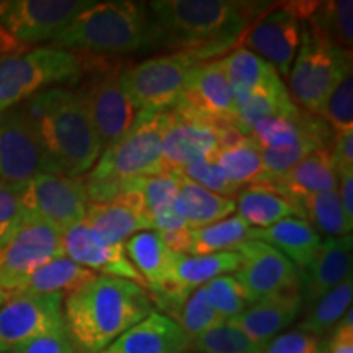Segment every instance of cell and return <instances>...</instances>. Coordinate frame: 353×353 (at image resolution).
I'll list each match as a JSON object with an SVG mask.
<instances>
[{"label": "cell", "instance_id": "cell-1", "mask_svg": "<svg viewBox=\"0 0 353 353\" xmlns=\"http://www.w3.org/2000/svg\"><path fill=\"white\" fill-rule=\"evenodd\" d=\"M148 7L156 48L195 51L203 61L218 59L270 10L267 2L241 0H157Z\"/></svg>", "mask_w": 353, "mask_h": 353}, {"label": "cell", "instance_id": "cell-2", "mask_svg": "<svg viewBox=\"0 0 353 353\" xmlns=\"http://www.w3.org/2000/svg\"><path fill=\"white\" fill-rule=\"evenodd\" d=\"M64 325L76 353H99L152 312L148 290L95 275L64 298Z\"/></svg>", "mask_w": 353, "mask_h": 353}, {"label": "cell", "instance_id": "cell-3", "mask_svg": "<svg viewBox=\"0 0 353 353\" xmlns=\"http://www.w3.org/2000/svg\"><path fill=\"white\" fill-rule=\"evenodd\" d=\"M23 110L33 123L51 174L82 176L103 152L81 90L52 87L32 97Z\"/></svg>", "mask_w": 353, "mask_h": 353}, {"label": "cell", "instance_id": "cell-4", "mask_svg": "<svg viewBox=\"0 0 353 353\" xmlns=\"http://www.w3.org/2000/svg\"><path fill=\"white\" fill-rule=\"evenodd\" d=\"M50 48L88 56L130 54L156 48V30L148 3L94 2L52 39Z\"/></svg>", "mask_w": 353, "mask_h": 353}, {"label": "cell", "instance_id": "cell-5", "mask_svg": "<svg viewBox=\"0 0 353 353\" xmlns=\"http://www.w3.org/2000/svg\"><path fill=\"white\" fill-rule=\"evenodd\" d=\"M167 123V110L139 112L131 130L103 149L97 164L88 170L87 179H83L88 203L110 201L132 180L165 174L161 149Z\"/></svg>", "mask_w": 353, "mask_h": 353}, {"label": "cell", "instance_id": "cell-6", "mask_svg": "<svg viewBox=\"0 0 353 353\" xmlns=\"http://www.w3.org/2000/svg\"><path fill=\"white\" fill-rule=\"evenodd\" d=\"M83 72V54L50 46L0 57V114L46 88L79 81Z\"/></svg>", "mask_w": 353, "mask_h": 353}, {"label": "cell", "instance_id": "cell-7", "mask_svg": "<svg viewBox=\"0 0 353 353\" xmlns=\"http://www.w3.org/2000/svg\"><path fill=\"white\" fill-rule=\"evenodd\" d=\"M205 63L195 51H174L123 65L120 82L139 112H165L179 101L193 65Z\"/></svg>", "mask_w": 353, "mask_h": 353}, {"label": "cell", "instance_id": "cell-8", "mask_svg": "<svg viewBox=\"0 0 353 353\" xmlns=\"http://www.w3.org/2000/svg\"><path fill=\"white\" fill-rule=\"evenodd\" d=\"M352 70V52L330 46L301 25V43L290 70L291 94L304 112L317 114L342 77Z\"/></svg>", "mask_w": 353, "mask_h": 353}, {"label": "cell", "instance_id": "cell-9", "mask_svg": "<svg viewBox=\"0 0 353 353\" xmlns=\"http://www.w3.org/2000/svg\"><path fill=\"white\" fill-rule=\"evenodd\" d=\"M92 57L94 59L85 61V70L92 72V79L81 94L94 121L101 148L107 149L131 130L138 120L139 110L134 107L120 82L123 65L108 63L103 57Z\"/></svg>", "mask_w": 353, "mask_h": 353}, {"label": "cell", "instance_id": "cell-10", "mask_svg": "<svg viewBox=\"0 0 353 353\" xmlns=\"http://www.w3.org/2000/svg\"><path fill=\"white\" fill-rule=\"evenodd\" d=\"M19 193L28 218L44 221L61 232L85 218L88 198L82 176L43 172L19 185Z\"/></svg>", "mask_w": 353, "mask_h": 353}, {"label": "cell", "instance_id": "cell-11", "mask_svg": "<svg viewBox=\"0 0 353 353\" xmlns=\"http://www.w3.org/2000/svg\"><path fill=\"white\" fill-rule=\"evenodd\" d=\"M92 3L88 0H0V25L26 48L52 41Z\"/></svg>", "mask_w": 353, "mask_h": 353}, {"label": "cell", "instance_id": "cell-12", "mask_svg": "<svg viewBox=\"0 0 353 353\" xmlns=\"http://www.w3.org/2000/svg\"><path fill=\"white\" fill-rule=\"evenodd\" d=\"M64 296L12 294L0 306V353L17 348L56 330H64Z\"/></svg>", "mask_w": 353, "mask_h": 353}, {"label": "cell", "instance_id": "cell-13", "mask_svg": "<svg viewBox=\"0 0 353 353\" xmlns=\"http://www.w3.org/2000/svg\"><path fill=\"white\" fill-rule=\"evenodd\" d=\"M64 257L63 232L44 221L28 218L0 242V288L7 291L46 262Z\"/></svg>", "mask_w": 353, "mask_h": 353}, {"label": "cell", "instance_id": "cell-14", "mask_svg": "<svg viewBox=\"0 0 353 353\" xmlns=\"http://www.w3.org/2000/svg\"><path fill=\"white\" fill-rule=\"evenodd\" d=\"M43 172L50 164L23 107L0 114V183L23 185Z\"/></svg>", "mask_w": 353, "mask_h": 353}, {"label": "cell", "instance_id": "cell-15", "mask_svg": "<svg viewBox=\"0 0 353 353\" xmlns=\"http://www.w3.org/2000/svg\"><path fill=\"white\" fill-rule=\"evenodd\" d=\"M241 265L234 276L250 303L299 291V270L272 245L249 239L236 249Z\"/></svg>", "mask_w": 353, "mask_h": 353}, {"label": "cell", "instance_id": "cell-16", "mask_svg": "<svg viewBox=\"0 0 353 353\" xmlns=\"http://www.w3.org/2000/svg\"><path fill=\"white\" fill-rule=\"evenodd\" d=\"M174 107L214 125H234L237 112L236 95L223 61L211 59L193 65L185 81L182 95Z\"/></svg>", "mask_w": 353, "mask_h": 353}, {"label": "cell", "instance_id": "cell-17", "mask_svg": "<svg viewBox=\"0 0 353 353\" xmlns=\"http://www.w3.org/2000/svg\"><path fill=\"white\" fill-rule=\"evenodd\" d=\"M167 112H169V123L162 138L161 149L165 174H176L183 167L200 161H214V156L221 148L219 128L229 123L214 125L175 107Z\"/></svg>", "mask_w": 353, "mask_h": 353}, {"label": "cell", "instance_id": "cell-18", "mask_svg": "<svg viewBox=\"0 0 353 353\" xmlns=\"http://www.w3.org/2000/svg\"><path fill=\"white\" fill-rule=\"evenodd\" d=\"M247 50L272 64L278 74L288 77L301 43V21L288 3L268 10L247 30Z\"/></svg>", "mask_w": 353, "mask_h": 353}, {"label": "cell", "instance_id": "cell-19", "mask_svg": "<svg viewBox=\"0 0 353 353\" xmlns=\"http://www.w3.org/2000/svg\"><path fill=\"white\" fill-rule=\"evenodd\" d=\"M83 223L101 241L114 245H123L130 236L154 229L136 180L128 183L125 190L110 201L88 203Z\"/></svg>", "mask_w": 353, "mask_h": 353}, {"label": "cell", "instance_id": "cell-20", "mask_svg": "<svg viewBox=\"0 0 353 353\" xmlns=\"http://www.w3.org/2000/svg\"><path fill=\"white\" fill-rule=\"evenodd\" d=\"M64 255L90 272H100L105 276L128 280L145 288L143 276L125 252V245H114L101 241L85 223L65 229L63 232Z\"/></svg>", "mask_w": 353, "mask_h": 353}, {"label": "cell", "instance_id": "cell-21", "mask_svg": "<svg viewBox=\"0 0 353 353\" xmlns=\"http://www.w3.org/2000/svg\"><path fill=\"white\" fill-rule=\"evenodd\" d=\"M352 276V234L342 237H327L321 242L314 259L299 272V288L303 301L317 299Z\"/></svg>", "mask_w": 353, "mask_h": 353}, {"label": "cell", "instance_id": "cell-22", "mask_svg": "<svg viewBox=\"0 0 353 353\" xmlns=\"http://www.w3.org/2000/svg\"><path fill=\"white\" fill-rule=\"evenodd\" d=\"M192 342L174 319L152 311L99 353H183Z\"/></svg>", "mask_w": 353, "mask_h": 353}, {"label": "cell", "instance_id": "cell-23", "mask_svg": "<svg viewBox=\"0 0 353 353\" xmlns=\"http://www.w3.org/2000/svg\"><path fill=\"white\" fill-rule=\"evenodd\" d=\"M301 307L303 298L299 291L276 294L249 304L244 312L229 322L239 327L250 341L263 347L281 330L293 324L301 312Z\"/></svg>", "mask_w": 353, "mask_h": 353}, {"label": "cell", "instance_id": "cell-24", "mask_svg": "<svg viewBox=\"0 0 353 353\" xmlns=\"http://www.w3.org/2000/svg\"><path fill=\"white\" fill-rule=\"evenodd\" d=\"M221 61L234 88L237 105L252 95H276L288 90L275 68L245 46L236 48L229 54L221 57Z\"/></svg>", "mask_w": 353, "mask_h": 353}, {"label": "cell", "instance_id": "cell-25", "mask_svg": "<svg viewBox=\"0 0 353 353\" xmlns=\"http://www.w3.org/2000/svg\"><path fill=\"white\" fill-rule=\"evenodd\" d=\"M270 187L293 203H296L304 195H311V193L337 190L339 172L330 149L322 148L311 152L288 174L270 183Z\"/></svg>", "mask_w": 353, "mask_h": 353}, {"label": "cell", "instance_id": "cell-26", "mask_svg": "<svg viewBox=\"0 0 353 353\" xmlns=\"http://www.w3.org/2000/svg\"><path fill=\"white\" fill-rule=\"evenodd\" d=\"M249 239L272 245L299 272L311 263L322 242L319 232L301 218H286L268 228L250 229Z\"/></svg>", "mask_w": 353, "mask_h": 353}, {"label": "cell", "instance_id": "cell-27", "mask_svg": "<svg viewBox=\"0 0 353 353\" xmlns=\"http://www.w3.org/2000/svg\"><path fill=\"white\" fill-rule=\"evenodd\" d=\"M95 278V273L72 260L57 257L21 278L8 291L12 294H61L68 296Z\"/></svg>", "mask_w": 353, "mask_h": 353}, {"label": "cell", "instance_id": "cell-28", "mask_svg": "<svg viewBox=\"0 0 353 353\" xmlns=\"http://www.w3.org/2000/svg\"><path fill=\"white\" fill-rule=\"evenodd\" d=\"M236 210L252 229H263L286 218L304 216L296 203L278 193L270 185L254 183L236 196Z\"/></svg>", "mask_w": 353, "mask_h": 353}, {"label": "cell", "instance_id": "cell-29", "mask_svg": "<svg viewBox=\"0 0 353 353\" xmlns=\"http://www.w3.org/2000/svg\"><path fill=\"white\" fill-rule=\"evenodd\" d=\"M130 262L143 276L145 288L152 293L165 283L179 254L167 249L159 232L141 231L130 237L125 244Z\"/></svg>", "mask_w": 353, "mask_h": 353}, {"label": "cell", "instance_id": "cell-30", "mask_svg": "<svg viewBox=\"0 0 353 353\" xmlns=\"http://www.w3.org/2000/svg\"><path fill=\"white\" fill-rule=\"evenodd\" d=\"M176 211L185 219L188 229H198L234 214L236 198L218 195L179 175Z\"/></svg>", "mask_w": 353, "mask_h": 353}, {"label": "cell", "instance_id": "cell-31", "mask_svg": "<svg viewBox=\"0 0 353 353\" xmlns=\"http://www.w3.org/2000/svg\"><path fill=\"white\" fill-rule=\"evenodd\" d=\"M144 205L152 219V228L157 232L176 231L188 228L182 216L176 211V195H179V175L161 174L136 179Z\"/></svg>", "mask_w": 353, "mask_h": 353}, {"label": "cell", "instance_id": "cell-32", "mask_svg": "<svg viewBox=\"0 0 353 353\" xmlns=\"http://www.w3.org/2000/svg\"><path fill=\"white\" fill-rule=\"evenodd\" d=\"M303 26L316 38L329 43L339 50L350 51L353 43V3L352 0H334V2H317L314 10Z\"/></svg>", "mask_w": 353, "mask_h": 353}, {"label": "cell", "instance_id": "cell-33", "mask_svg": "<svg viewBox=\"0 0 353 353\" xmlns=\"http://www.w3.org/2000/svg\"><path fill=\"white\" fill-rule=\"evenodd\" d=\"M213 162L229 182L239 188L259 183L263 172L262 149L250 136H242L236 143L221 148Z\"/></svg>", "mask_w": 353, "mask_h": 353}, {"label": "cell", "instance_id": "cell-34", "mask_svg": "<svg viewBox=\"0 0 353 353\" xmlns=\"http://www.w3.org/2000/svg\"><path fill=\"white\" fill-rule=\"evenodd\" d=\"M303 214L307 216V223L329 237H342L352 234L353 221L348 219L342 208L337 190L304 195L296 201Z\"/></svg>", "mask_w": 353, "mask_h": 353}, {"label": "cell", "instance_id": "cell-35", "mask_svg": "<svg viewBox=\"0 0 353 353\" xmlns=\"http://www.w3.org/2000/svg\"><path fill=\"white\" fill-rule=\"evenodd\" d=\"M249 224L241 216H231L218 223L198 229H190L192 250L190 255H208L218 252H231L249 241Z\"/></svg>", "mask_w": 353, "mask_h": 353}, {"label": "cell", "instance_id": "cell-36", "mask_svg": "<svg viewBox=\"0 0 353 353\" xmlns=\"http://www.w3.org/2000/svg\"><path fill=\"white\" fill-rule=\"evenodd\" d=\"M352 299L353 281L350 276L317 299L316 303H312V307L309 309L307 316L299 324V329L306 330L316 337H321L322 334L335 327L339 321L345 316V312L352 307Z\"/></svg>", "mask_w": 353, "mask_h": 353}, {"label": "cell", "instance_id": "cell-37", "mask_svg": "<svg viewBox=\"0 0 353 353\" xmlns=\"http://www.w3.org/2000/svg\"><path fill=\"white\" fill-rule=\"evenodd\" d=\"M172 319L180 325V329L190 339V342H193L201 334L208 332V330L224 322L223 317L210 304L203 286L193 291L185 299V303L180 306V309L175 312V316Z\"/></svg>", "mask_w": 353, "mask_h": 353}, {"label": "cell", "instance_id": "cell-38", "mask_svg": "<svg viewBox=\"0 0 353 353\" xmlns=\"http://www.w3.org/2000/svg\"><path fill=\"white\" fill-rule=\"evenodd\" d=\"M192 348L198 353H262V347L229 321L196 337Z\"/></svg>", "mask_w": 353, "mask_h": 353}, {"label": "cell", "instance_id": "cell-39", "mask_svg": "<svg viewBox=\"0 0 353 353\" xmlns=\"http://www.w3.org/2000/svg\"><path fill=\"white\" fill-rule=\"evenodd\" d=\"M211 306L224 321H231L244 312L250 303L244 288L234 275L216 276L203 286Z\"/></svg>", "mask_w": 353, "mask_h": 353}, {"label": "cell", "instance_id": "cell-40", "mask_svg": "<svg viewBox=\"0 0 353 353\" xmlns=\"http://www.w3.org/2000/svg\"><path fill=\"white\" fill-rule=\"evenodd\" d=\"M319 118L335 131L353 130V74L352 70L335 85L319 112Z\"/></svg>", "mask_w": 353, "mask_h": 353}, {"label": "cell", "instance_id": "cell-41", "mask_svg": "<svg viewBox=\"0 0 353 353\" xmlns=\"http://www.w3.org/2000/svg\"><path fill=\"white\" fill-rule=\"evenodd\" d=\"M179 175L185 176L187 180H192L193 183L210 190V192L218 193V195L236 198L237 193L241 192L239 187L232 185L226 179V175L221 172L218 165L213 161H200L195 164H190L183 167L182 170L176 172Z\"/></svg>", "mask_w": 353, "mask_h": 353}, {"label": "cell", "instance_id": "cell-42", "mask_svg": "<svg viewBox=\"0 0 353 353\" xmlns=\"http://www.w3.org/2000/svg\"><path fill=\"white\" fill-rule=\"evenodd\" d=\"M26 219L21 206L19 185L0 183V242L6 241Z\"/></svg>", "mask_w": 353, "mask_h": 353}, {"label": "cell", "instance_id": "cell-43", "mask_svg": "<svg viewBox=\"0 0 353 353\" xmlns=\"http://www.w3.org/2000/svg\"><path fill=\"white\" fill-rule=\"evenodd\" d=\"M319 348V337L303 329H293L278 334L262 347V353H316Z\"/></svg>", "mask_w": 353, "mask_h": 353}, {"label": "cell", "instance_id": "cell-44", "mask_svg": "<svg viewBox=\"0 0 353 353\" xmlns=\"http://www.w3.org/2000/svg\"><path fill=\"white\" fill-rule=\"evenodd\" d=\"M12 353H76V350H74L72 343H70L68 337V332L64 329L43 335V337L17 348Z\"/></svg>", "mask_w": 353, "mask_h": 353}, {"label": "cell", "instance_id": "cell-45", "mask_svg": "<svg viewBox=\"0 0 353 353\" xmlns=\"http://www.w3.org/2000/svg\"><path fill=\"white\" fill-rule=\"evenodd\" d=\"M329 149L337 172L353 170V130L332 132Z\"/></svg>", "mask_w": 353, "mask_h": 353}, {"label": "cell", "instance_id": "cell-46", "mask_svg": "<svg viewBox=\"0 0 353 353\" xmlns=\"http://www.w3.org/2000/svg\"><path fill=\"white\" fill-rule=\"evenodd\" d=\"M325 353H353V311L352 307L334 327Z\"/></svg>", "mask_w": 353, "mask_h": 353}, {"label": "cell", "instance_id": "cell-47", "mask_svg": "<svg viewBox=\"0 0 353 353\" xmlns=\"http://www.w3.org/2000/svg\"><path fill=\"white\" fill-rule=\"evenodd\" d=\"M159 236H161L162 242L167 245V249L172 250L174 254L190 255V250H192V234H190L188 228L159 232Z\"/></svg>", "mask_w": 353, "mask_h": 353}, {"label": "cell", "instance_id": "cell-48", "mask_svg": "<svg viewBox=\"0 0 353 353\" xmlns=\"http://www.w3.org/2000/svg\"><path fill=\"white\" fill-rule=\"evenodd\" d=\"M339 196H341L342 208L353 221V170H341L339 172Z\"/></svg>", "mask_w": 353, "mask_h": 353}, {"label": "cell", "instance_id": "cell-49", "mask_svg": "<svg viewBox=\"0 0 353 353\" xmlns=\"http://www.w3.org/2000/svg\"><path fill=\"white\" fill-rule=\"evenodd\" d=\"M25 46L13 39L10 34L7 33V30L0 25V54L8 56V54H17V52H23Z\"/></svg>", "mask_w": 353, "mask_h": 353}, {"label": "cell", "instance_id": "cell-50", "mask_svg": "<svg viewBox=\"0 0 353 353\" xmlns=\"http://www.w3.org/2000/svg\"><path fill=\"white\" fill-rule=\"evenodd\" d=\"M8 299V293L3 288H0V306Z\"/></svg>", "mask_w": 353, "mask_h": 353}, {"label": "cell", "instance_id": "cell-51", "mask_svg": "<svg viewBox=\"0 0 353 353\" xmlns=\"http://www.w3.org/2000/svg\"><path fill=\"white\" fill-rule=\"evenodd\" d=\"M183 353H198V352L193 350V348H188V350H187V352H183Z\"/></svg>", "mask_w": 353, "mask_h": 353}, {"label": "cell", "instance_id": "cell-52", "mask_svg": "<svg viewBox=\"0 0 353 353\" xmlns=\"http://www.w3.org/2000/svg\"><path fill=\"white\" fill-rule=\"evenodd\" d=\"M316 353H325V352H319V350H317V352H316Z\"/></svg>", "mask_w": 353, "mask_h": 353}, {"label": "cell", "instance_id": "cell-53", "mask_svg": "<svg viewBox=\"0 0 353 353\" xmlns=\"http://www.w3.org/2000/svg\"><path fill=\"white\" fill-rule=\"evenodd\" d=\"M0 57H3V56H2V54H0Z\"/></svg>", "mask_w": 353, "mask_h": 353}]
</instances>
